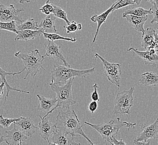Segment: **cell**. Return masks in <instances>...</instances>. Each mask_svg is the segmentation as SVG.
<instances>
[{
	"label": "cell",
	"mask_w": 158,
	"mask_h": 145,
	"mask_svg": "<svg viewBox=\"0 0 158 145\" xmlns=\"http://www.w3.org/2000/svg\"><path fill=\"white\" fill-rule=\"evenodd\" d=\"M55 125L56 129L59 132L74 136H82L90 145H96L89 139L83 131V126L80 124L79 118L74 110L71 111L69 109L66 111H63L62 109H60Z\"/></svg>",
	"instance_id": "cell-1"
},
{
	"label": "cell",
	"mask_w": 158,
	"mask_h": 145,
	"mask_svg": "<svg viewBox=\"0 0 158 145\" xmlns=\"http://www.w3.org/2000/svg\"><path fill=\"white\" fill-rule=\"evenodd\" d=\"M75 78H72L68 80L64 84H49L51 89L56 93L57 104L54 108L48 113L43 117V118H46L49 114L52 113L55 109L60 108V109H65L66 111L70 109V106L75 104L76 101L73 99V90L72 87Z\"/></svg>",
	"instance_id": "cell-2"
},
{
	"label": "cell",
	"mask_w": 158,
	"mask_h": 145,
	"mask_svg": "<svg viewBox=\"0 0 158 145\" xmlns=\"http://www.w3.org/2000/svg\"><path fill=\"white\" fill-rule=\"evenodd\" d=\"M95 70V67L89 69L77 70L64 65H55L51 71V82L50 84H64L71 79L75 77L86 78L94 72Z\"/></svg>",
	"instance_id": "cell-3"
},
{
	"label": "cell",
	"mask_w": 158,
	"mask_h": 145,
	"mask_svg": "<svg viewBox=\"0 0 158 145\" xmlns=\"http://www.w3.org/2000/svg\"><path fill=\"white\" fill-rule=\"evenodd\" d=\"M84 123L97 131L105 141V142H108L113 137H116L121 129L127 127L128 130H130L131 128H135L136 125V123L122 122L118 117L107 121L102 124H93L87 122H84Z\"/></svg>",
	"instance_id": "cell-4"
},
{
	"label": "cell",
	"mask_w": 158,
	"mask_h": 145,
	"mask_svg": "<svg viewBox=\"0 0 158 145\" xmlns=\"http://www.w3.org/2000/svg\"><path fill=\"white\" fill-rule=\"evenodd\" d=\"M14 55L22 61L24 65V69L26 70L27 73L24 79H26L29 75L34 78L40 72V69L45 70L43 65L44 57L40 54L38 49H35L26 54L21 53L20 51L15 53Z\"/></svg>",
	"instance_id": "cell-5"
},
{
	"label": "cell",
	"mask_w": 158,
	"mask_h": 145,
	"mask_svg": "<svg viewBox=\"0 0 158 145\" xmlns=\"http://www.w3.org/2000/svg\"><path fill=\"white\" fill-rule=\"evenodd\" d=\"M134 87L127 91L118 92L116 95L113 113L115 115H130V109L133 106Z\"/></svg>",
	"instance_id": "cell-6"
},
{
	"label": "cell",
	"mask_w": 158,
	"mask_h": 145,
	"mask_svg": "<svg viewBox=\"0 0 158 145\" xmlns=\"http://www.w3.org/2000/svg\"><path fill=\"white\" fill-rule=\"evenodd\" d=\"M95 57L100 59L103 65L104 72L108 80L112 84L120 88V81L121 76V65L118 63H112L106 61L98 53Z\"/></svg>",
	"instance_id": "cell-7"
},
{
	"label": "cell",
	"mask_w": 158,
	"mask_h": 145,
	"mask_svg": "<svg viewBox=\"0 0 158 145\" xmlns=\"http://www.w3.org/2000/svg\"><path fill=\"white\" fill-rule=\"evenodd\" d=\"M24 11V9L21 8L16 9L13 5L7 6L0 3V22H7L16 21L20 23L23 21L20 17V14Z\"/></svg>",
	"instance_id": "cell-8"
},
{
	"label": "cell",
	"mask_w": 158,
	"mask_h": 145,
	"mask_svg": "<svg viewBox=\"0 0 158 145\" xmlns=\"http://www.w3.org/2000/svg\"><path fill=\"white\" fill-rule=\"evenodd\" d=\"M44 48L46 52L45 55H43L44 57H48L50 59L60 61L64 63V66L71 67L61 52V46L58 45L53 41L47 40L44 44Z\"/></svg>",
	"instance_id": "cell-9"
},
{
	"label": "cell",
	"mask_w": 158,
	"mask_h": 145,
	"mask_svg": "<svg viewBox=\"0 0 158 145\" xmlns=\"http://www.w3.org/2000/svg\"><path fill=\"white\" fill-rule=\"evenodd\" d=\"M142 132L134 139L138 142H146L150 139H156L158 137V118L149 125L140 124Z\"/></svg>",
	"instance_id": "cell-10"
},
{
	"label": "cell",
	"mask_w": 158,
	"mask_h": 145,
	"mask_svg": "<svg viewBox=\"0 0 158 145\" xmlns=\"http://www.w3.org/2000/svg\"><path fill=\"white\" fill-rule=\"evenodd\" d=\"M39 117L40 118V121L38 123V129L40 136L44 140L48 141L49 139L52 137L57 130L56 125L50 121L49 117L46 118H43L41 116H39Z\"/></svg>",
	"instance_id": "cell-11"
},
{
	"label": "cell",
	"mask_w": 158,
	"mask_h": 145,
	"mask_svg": "<svg viewBox=\"0 0 158 145\" xmlns=\"http://www.w3.org/2000/svg\"><path fill=\"white\" fill-rule=\"evenodd\" d=\"M14 127L19 130L21 133H23L27 138H31L33 136L35 130L38 129L34 124V121L31 117H24L21 120L16 122L14 124Z\"/></svg>",
	"instance_id": "cell-12"
},
{
	"label": "cell",
	"mask_w": 158,
	"mask_h": 145,
	"mask_svg": "<svg viewBox=\"0 0 158 145\" xmlns=\"http://www.w3.org/2000/svg\"><path fill=\"white\" fill-rule=\"evenodd\" d=\"M5 134L4 139L8 145H20L28 139L14 126L11 130L6 131Z\"/></svg>",
	"instance_id": "cell-13"
},
{
	"label": "cell",
	"mask_w": 158,
	"mask_h": 145,
	"mask_svg": "<svg viewBox=\"0 0 158 145\" xmlns=\"http://www.w3.org/2000/svg\"><path fill=\"white\" fill-rule=\"evenodd\" d=\"M75 136L70 134L62 133L56 130L50 138V141L57 145H81L74 141Z\"/></svg>",
	"instance_id": "cell-14"
},
{
	"label": "cell",
	"mask_w": 158,
	"mask_h": 145,
	"mask_svg": "<svg viewBox=\"0 0 158 145\" xmlns=\"http://www.w3.org/2000/svg\"><path fill=\"white\" fill-rule=\"evenodd\" d=\"M127 52H133L134 55H137L143 59L146 65H151L156 67L158 65V55L156 54H152L148 51L141 52L134 47L130 48L127 50Z\"/></svg>",
	"instance_id": "cell-15"
},
{
	"label": "cell",
	"mask_w": 158,
	"mask_h": 145,
	"mask_svg": "<svg viewBox=\"0 0 158 145\" xmlns=\"http://www.w3.org/2000/svg\"><path fill=\"white\" fill-rule=\"evenodd\" d=\"M56 18L53 14L46 16L38 23L40 30L42 33H58L56 28Z\"/></svg>",
	"instance_id": "cell-16"
},
{
	"label": "cell",
	"mask_w": 158,
	"mask_h": 145,
	"mask_svg": "<svg viewBox=\"0 0 158 145\" xmlns=\"http://www.w3.org/2000/svg\"><path fill=\"white\" fill-rule=\"evenodd\" d=\"M117 1H116L115 2L113 3L112 5L110 6L108 9L106 10V11H105L102 14H101L100 15H94L92 16L90 18V20L91 21L94 22H97L98 24L97 29V30H96V32L95 33L94 37L93 38V41H92L93 43H94L95 42L97 37L98 34V33L99 31L101 26L106 22V19H107L108 17L109 16L110 14L111 13H112L113 9L117 2Z\"/></svg>",
	"instance_id": "cell-17"
},
{
	"label": "cell",
	"mask_w": 158,
	"mask_h": 145,
	"mask_svg": "<svg viewBox=\"0 0 158 145\" xmlns=\"http://www.w3.org/2000/svg\"><path fill=\"white\" fill-rule=\"evenodd\" d=\"M156 31L152 27L145 30V33L142 35L141 46L146 50L155 49V35Z\"/></svg>",
	"instance_id": "cell-18"
},
{
	"label": "cell",
	"mask_w": 158,
	"mask_h": 145,
	"mask_svg": "<svg viewBox=\"0 0 158 145\" xmlns=\"http://www.w3.org/2000/svg\"><path fill=\"white\" fill-rule=\"evenodd\" d=\"M123 18L126 19L128 22L131 25V26L135 30L141 33L142 35L145 33V30L144 29L143 26L146 21L148 20V16L144 17H137L135 16L128 15L125 16Z\"/></svg>",
	"instance_id": "cell-19"
},
{
	"label": "cell",
	"mask_w": 158,
	"mask_h": 145,
	"mask_svg": "<svg viewBox=\"0 0 158 145\" xmlns=\"http://www.w3.org/2000/svg\"><path fill=\"white\" fill-rule=\"evenodd\" d=\"M37 97L38 98L40 101L39 105L37 107V109L41 112H46L48 113L55 108L57 104V100L56 98H49L47 97L40 96L37 94Z\"/></svg>",
	"instance_id": "cell-20"
},
{
	"label": "cell",
	"mask_w": 158,
	"mask_h": 145,
	"mask_svg": "<svg viewBox=\"0 0 158 145\" xmlns=\"http://www.w3.org/2000/svg\"><path fill=\"white\" fill-rule=\"evenodd\" d=\"M24 70V69H23L21 70L20 72H7L6 71H5L3 69L1 68V67H0V77L1 78L2 82H5V83H6V90H7V93H6V96L5 97V102H4V104L6 103V100H7V98H8L9 96V93L10 91H16V92H20V93H30V92H27V91H23V90L17 89V88H13V87L10 86V85L9 84V83H7V80H6V76H16V75H18V74H20L23 72Z\"/></svg>",
	"instance_id": "cell-21"
},
{
	"label": "cell",
	"mask_w": 158,
	"mask_h": 145,
	"mask_svg": "<svg viewBox=\"0 0 158 145\" xmlns=\"http://www.w3.org/2000/svg\"><path fill=\"white\" fill-rule=\"evenodd\" d=\"M139 82L143 86L158 87V75L153 72H148L141 74Z\"/></svg>",
	"instance_id": "cell-22"
},
{
	"label": "cell",
	"mask_w": 158,
	"mask_h": 145,
	"mask_svg": "<svg viewBox=\"0 0 158 145\" xmlns=\"http://www.w3.org/2000/svg\"><path fill=\"white\" fill-rule=\"evenodd\" d=\"M42 34V31L40 30H23L19 31L16 35L14 40L16 41L18 40H21L23 41H28L33 40L35 39L40 37Z\"/></svg>",
	"instance_id": "cell-23"
},
{
	"label": "cell",
	"mask_w": 158,
	"mask_h": 145,
	"mask_svg": "<svg viewBox=\"0 0 158 145\" xmlns=\"http://www.w3.org/2000/svg\"><path fill=\"white\" fill-rule=\"evenodd\" d=\"M18 30H40L38 23L33 18H29L19 23L18 26Z\"/></svg>",
	"instance_id": "cell-24"
},
{
	"label": "cell",
	"mask_w": 158,
	"mask_h": 145,
	"mask_svg": "<svg viewBox=\"0 0 158 145\" xmlns=\"http://www.w3.org/2000/svg\"><path fill=\"white\" fill-rule=\"evenodd\" d=\"M128 15L135 16L137 17H144L148 16V15H152V12L150 9L148 10L142 7H134L125 11L122 15V18H123L125 16Z\"/></svg>",
	"instance_id": "cell-25"
},
{
	"label": "cell",
	"mask_w": 158,
	"mask_h": 145,
	"mask_svg": "<svg viewBox=\"0 0 158 145\" xmlns=\"http://www.w3.org/2000/svg\"><path fill=\"white\" fill-rule=\"evenodd\" d=\"M43 35V37L44 39H46L47 40H51L52 41H57V40H64L67 41H70V42H75L77 41L76 38H71V37H66L64 36H61L58 33H42Z\"/></svg>",
	"instance_id": "cell-26"
},
{
	"label": "cell",
	"mask_w": 158,
	"mask_h": 145,
	"mask_svg": "<svg viewBox=\"0 0 158 145\" xmlns=\"http://www.w3.org/2000/svg\"><path fill=\"white\" fill-rule=\"evenodd\" d=\"M19 24L16 21H10L7 22H0V30L7 31L9 32H12L14 33H18V26Z\"/></svg>",
	"instance_id": "cell-27"
},
{
	"label": "cell",
	"mask_w": 158,
	"mask_h": 145,
	"mask_svg": "<svg viewBox=\"0 0 158 145\" xmlns=\"http://www.w3.org/2000/svg\"><path fill=\"white\" fill-rule=\"evenodd\" d=\"M141 2V0H121V1H118L117 2L114 6L112 12H114V11L117 10L121 9L123 7H125L126 6H129V5H133L135 3H136L137 5H140V3Z\"/></svg>",
	"instance_id": "cell-28"
},
{
	"label": "cell",
	"mask_w": 158,
	"mask_h": 145,
	"mask_svg": "<svg viewBox=\"0 0 158 145\" xmlns=\"http://www.w3.org/2000/svg\"><path fill=\"white\" fill-rule=\"evenodd\" d=\"M23 117H20L16 118H4L2 115H0V129L7 128L11 124H14L16 122L21 120Z\"/></svg>",
	"instance_id": "cell-29"
},
{
	"label": "cell",
	"mask_w": 158,
	"mask_h": 145,
	"mask_svg": "<svg viewBox=\"0 0 158 145\" xmlns=\"http://www.w3.org/2000/svg\"><path fill=\"white\" fill-rule=\"evenodd\" d=\"M53 7H54V10H53L52 14L55 16L56 18H60L62 20H64V21L66 22L67 25L70 24L71 22H70L67 18L66 12L58 6H56L54 5Z\"/></svg>",
	"instance_id": "cell-30"
},
{
	"label": "cell",
	"mask_w": 158,
	"mask_h": 145,
	"mask_svg": "<svg viewBox=\"0 0 158 145\" xmlns=\"http://www.w3.org/2000/svg\"><path fill=\"white\" fill-rule=\"evenodd\" d=\"M152 3V7L150 9L152 12L153 18L151 21V24L156 23L158 25V0L149 1Z\"/></svg>",
	"instance_id": "cell-31"
},
{
	"label": "cell",
	"mask_w": 158,
	"mask_h": 145,
	"mask_svg": "<svg viewBox=\"0 0 158 145\" xmlns=\"http://www.w3.org/2000/svg\"><path fill=\"white\" fill-rule=\"evenodd\" d=\"M64 29L66 31V33H75L77 31L81 30L82 25L77 23L76 21H73L70 22L68 25H64Z\"/></svg>",
	"instance_id": "cell-32"
},
{
	"label": "cell",
	"mask_w": 158,
	"mask_h": 145,
	"mask_svg": "<svg viewBox=\"0 0 158 145\" xmlns=\"http://www.w3.org/2000/svg\"><path fill=\"white\" fill-rule=\"evenodd\" d=\"M53 5L54 4L52 3L51 1H47L45 3V5H43L40 9V11L44 15H46L47 16L51 14H52L53 11V10H54Z\"/></svg>",
	"instance_id": "cell-33"
},
{
	"label": "cell",
	"mask_w": 158,
	"mask_h": 145,
	"mask_svg": "<svg viewBox=\"0 0 158 145\" xmlns=\"http://www.w3.org/2000/svg\"><path fill=\"white\" fill-rule=\"evenodd\" d=\"M93 88L94 89V92L91 94V98L92 101H95V102L99 101L100 100L99 97V94L98 92L99 87L98 86L97 83H95L93 85Z\"/></svg>",
	"instance_id": "cell-34"
},
{
	"label": "cell",
	"mask_w": 158,
	"mask_h": 145,
	"mask_svg": "<svg viewBox=\"0 0 158 145\" xmlns=\"http://www.w3.org/2000/svg\"><path fill=\"white\" fill-rule=\"evenodd\" d=\"M98 105L97 102L92 101L89 105V110L93 114L97 111V109H98Z\"/></svg>",
	"instance_id": "cell-35"
},
{
	"label": "cell",
	"mask_w": 158,
	"mask_h": 145,
	"mask_svg": "<svg viewBox=\"0 0 158 145\" xmlns=\"http://www.w3.org/2000/svg\"><path fill=\"white\" fill-rule=\"evenodd\" d=\"M109 141L112 142L113 145H127L124 141H123L122 139H120L118 141L116 139V137H113Z\"/></svg>",
	"instance_id": "cell-36"
},
{
	"label": "cell",
	"mask_w": 158,
	"mask_h": 145,
	"mask_svg": "<svg viewBox=\"0 0 158 145\" xmlns=\"http://www.w3.org/2000/svg\"><path fill=\"white\" fill-rule=\"evenodd\" d=\"M6 86V83L5 82H1V83L0 84V100L2 99V96H3V93H4V87Z\"/></svg>",
	"instance_id": "cell-37"
},
{
	"label": "cell",
	"mask_w": 158,
	"mask_h": 145,
	"mask_svg": "<svg viewBox=\"0 0 158 145\" xmlns=\"http://www.w3.org/2000/svg\"><path fill=\"white\" fill-rule=\"evenodd\" d=\"M134 143L135 145H150V141H148L146 142H138L134 141Z\"/></svg>",
	"instance_id": "cell-38"
},
{
	"label": "cell",
	"mask_w": 158,
	"mask_h": 145,
	"mask_svg": "<svg viewBox=\"0 0 158 145\" xmlns=\"http://www.w3.org/2000/svg\"><path fill=\"white\" fill-rule=\"evenodd\" d=\"M154 42H155V49L156 51V53H158V35L156 34V33L155 35V41H154Z\"/></svg>",
	"instance_id": "cell-39"
},
{
	"label": "cell",
	"mask_w": 158,
	"mask_h": 145,
	"mask_svg": "<svg viewBox=\"0 0 158 145\" xmlns=\"http://www.w3.org/2000/svg\"><path fill=\"white\" fill-rule=\"evenodd\" d=\"M5 142V139H4V136L1 135L0 137V145L2 144L3 142Z\"/></svg>",
	"instance_id": "cell-40"
},
{
	"label": "cell",
	"mask_w": 158,
	"mask_h": 145,
	"mask_svg": "<svg viewBox=\"0 0 158 145\" xmlns=\"http://www.w3.org/2000/svg\"><path fill=\"white\" fill-rule=\"evenodd\" d=\"M48 145H56V144H55L54 143H52V142H51L50 141H48Z\"/></svg>",
	"instance_id": "cell-41"
},
{
	"label": "cell",
	"mask_w": 158,
	"mask_h": 145,
	"mask_svg": "<svg viewBox=\"0 0 158 145\" xmlns=\"http://www.w3.org/2000/svg\"><path fill=\"white\" fill-rule=\"evenodd\" d=\"M156 34H157V35H158V29H157V31H156Z\"/></svg>",
	"instance_id": "cell-42"
},
{
	"label": "cell",
	"mask_w": 158,
	"mask_h": 145,
	"mask_svg": "<svg viewBox=\"0 0 158 145\" xmlns=\"http://www.w3.org/2000/svg\"><path fill=\"white\" fill-rule=\"evenodd\" d=\"M110 142V145H113V144L112 143V142H110V141H109V142Z\"/></svg>",
	"instance_id": "cell-43"
},
{
	"label": "cell",
	"mask_w": 158,
	"mask_h": 145,
	"mask_svg": "<svg viewBox=\"0 0 158 145\" xmlns=\"http://www.w3.org/2000/svg\"><path fill=\"white\" fill-rule=\"evenodd\" d=\"M106 143V145H107V143H106V142H105Z\"/></svg>",
	"instance_id": "cell-44"
},
{
	"label": "cell",
	"mask_w": 158,
	"mask_h": 145,
	"mask_svg": "<svg viewBox=\"0 0 158 145\" xmlns=\"http://www.w3.org/2000/svg\"><path fill=\"white\" fill-rule=\"evenodd\" d=\"M20 145H23V143H21V144H20Z\"/></svg>",
	"instance_id": "cell-45"
},
{
	"label": "cell",
	"mask_w": 158,
	"mask_h": 145,
	"mask_svg": "<svg viewBox=\"0 0 158 145\" xmlns=\"http://www.w3.org/2000/svg\"></svg>",
	"instance_id": "cell-46"
}]
</instances>
